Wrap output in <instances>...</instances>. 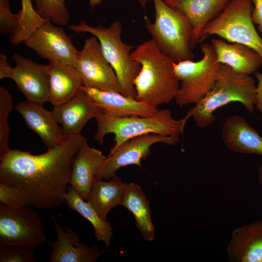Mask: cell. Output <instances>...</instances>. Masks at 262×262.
Wrapping results in <instances>:
<instances>
[{
    "instance_id": "6da1fadb",
    "label": "cell",
    "mask_w": 262,
    "mask_h": 262,
    "mask_svg": "<svg viewBox=\"0 0 262 262\" xmlns=\"http://www.w3.org/2000/svg\"><path fill=\"white\" fill-rule=\"evenodd\" d=\"M86 140L81 133L66 135L58 145L38 155L10 149L0 158V182L18 190L28 206L55 208L65 201L74 157Z\"/></svg>"
},
{
    "instance_id": "7a4b0ae2",
    "label": "cell",
    "mask_w": 262,
    "mask_h": 262,
    "mask_svg": "<svg viewBox=\"0 0 262 262\" xmlns=\"http://www.w3.org/2000/svg\"><path fill=\"white\" fill-rule=\"evenodd\" d=\"M131 56L141 66L133 81L136 99L157 108L175 99L180 84L174 70L175 62L171 58L151 39L137 46Z\"/></svg>"
},
{
    "instance_id": "3957f363",
    "label": "cell",
    "mask_w": 262,
    "mask_h": 262,
    "mask_svg": "<svg viewBox=\"0 0 262 262\" xmlns=\"http://www.w3.org/2000/svg\"><path fill=\"white\" fill-rule=\"evenodd\" d=\"M256 93L254 80L249 75L219 65L216 80L211 91L190 109L186 117H192L199 128H206L214 121V112L231 102H239L249 112H254Z\"/></svg>"
},
{
    "instance_id": "277c9868",
    "label": "cell",
    "mask_w": 262,
    "mask_h": 262,
    "mask_svg": "<svg viewBox=\"0 0 262 262\" xmlns=\"http://www.w3.org/2000/svg\"><path fill=\"white\" fill-rule=\"evenodd\" d=\"M95 119L97 124L95 139L100 144H103L107 134L115 135V143L109 155L125 141L147 133L180 137L188 119L186 116L180 119L173 118L168 109H158L153 115L147 116L117 117L100 113Z\"/></svg>"
},
{
    "instance_id": "5b68a950",
    "label": "cell",
    "mask_w": 262,
    "mask_h": 262,
    "mask_svg": "<svg viewBox=\"0 0 262 262\" xmlns=\"http://www.w3.org/2000/svg\"><path fill=\"white\" fill-rule=\"evenodd\" d=\"M155 18L152 23L145 17V25L151 40L175 62L193 60L191 47L192 27L185 15L164 0H152Z\"/></svg>"
},
{
    "instance_id": "8992f818",
    "label": "cell",
    "mask_w": 262,
    "mask_h": 262,
    "mask_svg": "<svg viewBox=\"0 0 262 262\" xmlns=\"http://www.w3.org/2000/svg\"><path fill=\"white\" fill-rule=\"evenodd\" d=\"M67 26L72 31L89 33L98 39L105 57L116 74L121 93L135 98L133 81L139 73L141 66L131 57L133 46L121 40V21H114L107 28L101 25L91 26L83 20L78 24Z\"/></svg>"
},
{
    "instance_id": "52a82bcc",
    "label": "cell",
    "mask_w": 262,
    "mask_h": 262,
    "mask_svg": "<svg viewBox=\"0 0 262 262\" xmlns=\"http://www.w3.org/2000/svg\"><path fill=\"white\" fill-rule=\"evenodd\" d=\"M203 54L199 60H187L173 64L175 75L180 82L175 98L180 107L196 104L211 91L215 83L220 64L211 44L202 43Z\"/></svg>"
},
{
    "instance_id": "ba28073f",
    "label": "cell",
    "mask_w": 262,
    "mask_h": 262,
    "mask_svg": "<svg viewBox=\"0 0 262 262\" xmlns=\"http://www.w3.org/2000/svg\"><path fill=\"white\" fill-rule=\"evenodd\" d=\"M252 0H231L223 11L203 30L200 42L211 35L231 43L247 46L255 50L262 59V38L252 20Z\"/></svg>"
},
{
    "instance_id": "9c48e42d",
    "label": "cell",
    "mask_w": 262,
    "mask_h": 262,
    "mask_svg": "<svg viewBox=\"0 0 262 262\" xmlns=\"http://www.w3.org/2000/svg\"><path fill=\"white\" fill-rule=\"evenodd\" d=\"M45 228L32 207L14 208L0 204V246L16 245L33 250L46 242Z\"/></svg>"
},
{
    "instance_id": "30bf717a",
    "label": "cell",
    "mask_w": 262,
    "mask_h": 262,
    "mask_svg": "<svg viewBox=\"0 0 262 262\" xmlns=\"http://www.w3.org/2000/svg\"><path fill=\"white\" fill-rule=\"evenodd\" d=\"M74 66L80 75L83 86L121 93L116 74L96 36L93 35L84 40Z\"/></svg>"
},
{
    "instance_id": "8fae6325",
    "label": "cell",
    "mask_w": 262,
    "mask_h": 262,
    "mask_svg": "<svg viewBox=\"0 0 262 262\" xmlns=\"http://www.w3.org/2000/svg\"><path fill=\"white\" fill-rule=\"evenodd\" d=\"M180 137L147 133L132 138L120 145L112 154L108 155L98 167L95 177L104 180L111 179L120 168L135 164L141 167V160L150 154V148L154 144L163 143L175 145Z\"/></svg>"
},
{
    "instance_id": "7c38bea8",
    "label": "cell",
    "mask_w": 262,
    "mask_h": 262,
    "mask_svg": "<svg viewBox=\"0 0 262 262\" xmlns=\"http://www.w3.org/2000/svg\"><path fill=\"white\" fill-rule=\"evenodd\" d=\"M72 38L62 28L47 20L23 43L49 62L74 66L79 51L74 46Z\"/></svg>"
},
{
    "instance_id": "4fadbf2b",
    "label": "cell",
    "mask_w": 262,
    "mask_h": 262,
    "mask_svg": "<svg viewBox=\"0 0 262 262\" xmlns=\"http://www.w3.org/2000/svg\"><path fill=\"white\" fill-rule=\"evenodd\" d=\"M9 78L13 80L27 101L43 105L49 102V79L47 65L33 62L15 53Z\"/></svg>"
},
{
    "instance_id": "5bb4252c",
    "label": "cell",
    "mask_w": 262,
    "mask_h": 262,
    "mask_svg": "<svg viewBox=\"0 0 262 262\" xmlns=\"http://www.w3.org/2000/svg\"><path fill=\"white\" fill-rule=\"evenodd\" d=\"M52 112L66 135L80 134L89 120L103 113L94 99L82 89L71 99L53 108Z\"/></svg>"
},
{
    "instance_id": "9a60e30c",
    "label": "cell",
    "mask_w": 262,
    "mask_h": 262,
    "mask_svg": "<svg viewBox=\"0 0 262 262\" xmlns=\"http://www.w3.org/2000/svg\"><path fill=\"white\" fill-rule=\"evenodd\" d=\"M54 228L57 238L50 243L52 251L49 262H94L108 251L80 242L78 235L68 226L65 231L55 221Z\"/></svg>"
},
{
    "instance_id": "2e32d148",
    "label": "cell",
    "mask_w": 262,
    "mask_h": 262,
    "mask_svg": "<svg viewBox=\"0 0 262 262\" xmlns=\"http://www.w3.org/2000/svg\"><path fill=\"white\" fill-rule=\"evenodd\" d=\"M15 108L28 128L39 136L48 148L58 145L66 135L52 111L46 110L43 105L26 100L18 103Z\"/></svg>"
},
{
    "instance_id": "e0dca14e",
    "label": "cell",
    "mask_w": 262,
    "mask_h": 262,
    "mask_svg": "<svg viewBox=\"0 0 262 262\" xmlns=\"http://www.w3.org/2000/svg\"><path fill=\"white\" fill-rule=\"evenodd\" d=\"M104 114L113 117L147 116L155 114L158 108H153L135 98L126 96L118 92L102 90L82 86Z\"/></svg>"
},
{
    "instance_id": "ac0fdd59",
    "label": "cell",
    "mask_w": 262,
    "mask_h": 262,
    "mask_svg": "<svg viewBox=\"0 0 262 262\" xmlns=\"http://www.w3.org/2000/svg\"><path fill=\"white\" fill-rule=\"evenodd\" d=\"M184 14L192 27L191 47L200 42L203 29L217 17L231 0H164Z\"/></svg>"
},
{
    "instance_id": "d6986e66",
    "label": "cell",
    "mask_w": 262,
    "mask_h": 262,
    "mask_svg": "<svg viewBox=\"0 0 262 262\" xmlns=\"http://www.w3.org/2000/svg\"><path fill=\"white\" fill-rule=\"evenodd\" d=\"M233 262H262V219L235 229L227 247Z\"/></svg>"
},
{
    "instance_id": "ffe728a7",
    "label": "cell",
    "mask_w": 262,
    "mask_h": 262,
    "mask_svg": "<svg viewBox=\"0 0 262 262\" xmlns=\"http://www.w3.org/2000/svg\"><path fill=\"white\" fill-rule=\"evenodd\" d=\"M222 139L232 152L262 156V137L241 115H231L225 119Z\"/></svg>"
},
{
    "instance_id": "44dd1931",
    "label": "cell",
    "mask_w": 262,
    "mask_h": 262,
    "mask_svg": "<svg viewBox=\"0 0 262 262\" xmlns=\"http://www.w3.org/2000/svg\"><path fill=\"white\" fill-rule=\"evenodd\" d=\"M47 70L49 79V102L53 108L71 99L83 86L80 75L73 65L49 62Z\"/></svg>"
},
{
    "instance_id": "7402d4cb",
    "label": "cell",
    "mask_w": 262,
    "mask_h": 262,
    "mask_svg": "<svg viewBox=\"0 0 262 262\" xmlns=\"http://www.w3.org/2000/svg\"><path fill=\"white\" fill-rule=\"evenodd\" d=\"M210 44L215 52L218 63L236 71L250 75L262 65L260 55L247 46L216 38L212 39Z\"/></svg>"
},
{
    "instance_id": "603a6c76",
    "label": "cell",
    "mask_w": 262,
    "mask_h": 262,
    "mask_svg": "<svg viewBox=\"0 0 262 262\" xmlns=\"http://www.w3.org/2000/svg\"><path fill=\"white\" fill-rule=\"evenodd\" d=\"M106 157L102 152L90 147L85 141L75 154L69 184L86 201L96 172Z\"/></svg>"
},
{
    "instance_id": "cb8c5ba5",
    "label": "cell",
    "mask_w": 262,
    "mask_h": 262,
    "mask_svg": "<svg viewBox=\"0 0 262 262\" xmlns=\"http://www.w3.org/2000/svg\"><path fill=\"white\" fill-rule=\"evenodd\" d=\"M125 187L116 175L108 181L95 177L86 201L99 216L107 221L109 212L117 205H121Z\"/></svg>"
},
{
    "instance_id": "d4e9b609",
    "label": "cell",
    "mask_w": 262,
    "mask_h": 262,
    "mask_svg": "<svg viewBox=\"0 0 262 262\" xmlns=\"http://www.w3.org/2000/svg\"><path fill=\"white\" fill-rule=\"evenodd\" d=\"M121 205L133 215L136 226L143 238L147 241L154 240L155 231L149 202L140 185L133 182H125Z\"/></svg>"
},
{
    "instance_id": "484cf974",
    "label": "cell",
    "mask_w": 262,
    "mask_h": 262,
    "mask_svg": "<svg viewBox=\"0 0 262 262\" xmlns=\"http://www.w3.org/2000/svg\"><path fill=\"white\" fill-rule=\"evenodd\" d=\"M64 198L70 209L78 213L92 224L97 241L103 242L108 247L113 237V228L110 223L102 219L92 206L80 196L72 185L68 186Z\"/></svg>"
},
{
    "instance_id": "4316f807",
    "label": "cell",
    "mask_w": 262,
    "mask_h": 262,
    "mask_svg": "<svg viewBox=\"0 0 262 262\" xmlns=\"http://www.w3.org/2000/svg\"><path fill=\"white\" fill-rule=\"evenodd\" d=\"M66 0H34V9L43 19L50 20L59 26L68 25L70 16Z\"/></svg>"
},
{
    "instance_id": "83f0119b",
    "label": "cell",
    "mask_w": 262,
    "mask_h": 262,
    "mask_svg": "<svg viewBox=\"0 0 262 262\" xmlns=\"http://www.w3.org/2000/svg\"><path fill=\"white\" fill-rule=\"evenodd\" d=\"M13 107L10 93L3 87H0V158L10 149L8 142L11 128L8 117Z\"/></svg>"
},
{
    "instance_id": "f1b7e54d",
    "label": "cell",
    "mask_w": 262,
    "mask_h": 262,
    "mask_svg": "<svg viewBox=\"0 0 262 262\" xmlns=\"http://www.w3.org/2000/svg\"><path fill=\"white\" fill-rule=\"evenodd\" d=\"M33 251L21 246H0V262H35Z\"/></svg>"
},
{
    "instance_id": "f546056e",
    "label": "cell",
    "mask_w": 262,
    "mask_h": 262,
    "mask_svg": "<svg viewBox=\"0 0 262 262\" xmlns=\"http://www.w3.org/2000/svg\"><path fill=\"white\" fill-rule=\"evenodd\" d=\"M21 19L20 13H13L8 0H0V32L10 35L18 28Z\"/></svg>"
},
{
    "instance_id": "4dcf8cb0",
    "label": "cell",
    "mask_w": 262,
    "mask_h": 262,
    "mask_svg": "<svg viewBox=\"0 0 262 262\" xmlns=\"http://www.w3.org/2000/svg\"><path fill=\"white\" fill-rule=\"evenodd\" d=\"M0 202L10 208H19L27 205L22 194L14 187L0 182Z\"/></svg>"
},
{
    "instance_id": "1f68e13d",
    "label": "cell",
    "mask_w": 262,
    "mask_h": 262,
    "mask_svg": "<svg viewBox=\"0 0 262 262\" xmlns=\"http://www.w3.org/2000/svg\"><path fill=\"white\" fill-rule=\"evenodd\" d=\"M252 1L253 5L252 20L254 24L257 25L258 30L262 36V0H252Z\"/></svg>"
},
{
    "instance_id": "d6a6232c",
    "label": "cell",
    "mask_w": 262,
    "mask_h": 262,
    "mask_svg": "<svg viewBox=\"0 0 262 262\" xmlns=\"http://www.w3.org/2000/svg\"><path fill=\"white\" fill-rule=\"evenodd\" d=\"M254 74L258 81L254 106L262 114V72L257 71Z\"/></svg>"
},
{
    "instance_id": "836d02e7",
    "label": "cell",
    "mask_w": 262,
    "mask_h": 262,
    "mask_svg": "<svg viewBox=\"0 0 262 262\" xmlns=\"http://www.w3.org/2000/svg\"><path fill=\"white\" fill-rule=\"evenodd\" d=\"M12 67L8 63L4 53L0 54V79L9 78Z\"/></svg>"
},
{
    "instance_id": "e575fe53",
    "label": "cell",
    "mask_w": 262,
    "mask_h": 262,
    "mask_svg": "<svg viewBox=\"0 0 262 262\" xmlns=\"http://www.w3.org/2000/svg\"><path fill=\"white\" fill-rule=\"evenodd\" d=\"M142 7L144 10L148 0H136ZM102 0H89L91 8H93L100 4Z\"/></svg>"
},
{
    "instance_id": "d590c367",
    "label": "cell",
    "mask_w": 262,
    "mask_h": 262,
    "mask_svg": "<svg viewBox=\"0 0 262 262\" xmlns=\"http://www.w3.org/2000/svg\"><path fill=\"white\" fill-rule=\"evenodd\" d=\"M258 180L259 182L262 184V164L259 166L258 168Z\"/></svg>"
},
{
    "instance_id": "8d00e7d4",
    "label": "cell",
    "mask_w": 262,
    "mask_h": 262,
    "mask_svg": "<svg viewBox=\"0 0 262 262\" xmlns=\"http://www.w3.org/2000/svg\"><path fill=\"white\" fill-rule=\"evenodd\" d=\"M28 0H21V1H27Z\"/></svg>"
}]
</instances>
